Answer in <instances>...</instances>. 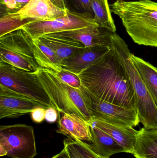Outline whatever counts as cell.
<instances>
[{
    "label": "cell",
    "mask_w": 157,
    "mask_h": 158,
    "mask_svg": "<svg viewBox=\"0 0 157 158\" xmlns=\"http://www.w3.org/2000/svg\"><path fill=\"white\" fill-rule=\"evenodd\" d=\"M88 123L111 135L125 149V153L133 154L138 132L133 127L115 125L94 118Z\"/></svg>",
    "instance_id": "obj_15"
},
{
    "label": "cell",
    "mask_w": 157,
    "mask_h": 158,
    "mask_svg": "<svg viewBox=\"0 0 157 158\" xmlns=\"http://www.w3.org/2000/svg\"><path fill=\"white\" fill-rule=\"evenodd\" d=\"M39 106L44 107L31 98L0 84L1 119L30 114L34 109Z\"/></svg>",
    "instance_id": "obj_10"
},
{
    "label": "cell",
    "mask_w": 157,
    "mask_h": 158,
    "mask_svg": "<svg viewBox=\"0 0 157 158\" xmlns=\"http://www.w3.org/2000/svg\"><path fill=\"white\" fill-rule=\"evenodd\" d=\"M17 13L23 19L42 21L53 20L65 15L67 10L58 8L49 0H30Z\"/></svg>",
    "instance_id": "obj_13"
},
{
    "label": "cell",
    "mask_w": 157,
    "mask_h": 158,
    "mask_svg": "<svg viewBox=\"0 0 157 158\" xmlns=\"http://www.w3.org/2000/svg\"><path fill=\"white\" fill-rule=\"evenodd\" d=\"M87 94L93 118L124 127H135L140 123L138 113L135 109L117 106Z\"/></svg>",
    "instance_id": "obj_9"
},
{
    "label": "cell",
    "mask_w": 157,
    "mask_h": 158,
    "mask_svg": "<svg viewBox=\"0 0 157 158\" xmlns=\"http://www.w3.org/2000/svg\"><path fill=\"white\" fill-rule=\"evenodd\" d=\"M0 63L8 64L24 71L38 69L34 56L33 41L23 29L0 37Z\"/></svg>",
    "instance_id": "obj_5"
},
{
    "label": "cell",
    "mask_w": 157,
    "mask_h": 158,
    "mask_svg": "<svg viewBox=\"0 0 157 158\" xmlns=\"http://www.w3.org/2000/svg\"><path fill=\"white\" fill-rule=\"evenodd\" d=\"M110 6L135 43L157 48V2L117 0Z\"/></svg>",
    "instance_id": "obj_2"
},
{
    "label": "cell",
    "mask_w": 157,
    "mask_h": 158,
    "mask_svg": "<svg viewBox=\"0 0 157 158\" xmlns=\"http://www.w3.org/2000/svg\"><path fill=\"white\" fill-rule=\"evenodd\" d=\"M77 75L83 89L89 94L117 106L136 110L132 85L112 48L102 59Z\"/></svg>",
    "instance_id": "obj_1"
},
{
    "label": "cell",
    "mask_w": 157,
    "mask_h": 158,
    "mask_svg": "<svg viewBox=\"0 0 157 158\" xmlns=\"http://www.w3.org/2000/svg\"><path fill=\"white\" fill-rule=\"evenodd\" d=\"M63 114L58 121L56 132L73 140L90 143L91 129L89 123L77 114Z\"/></svg>",
    "instance_id": "obj_14"
},
{
    "label": "cell",
    "mask_w": 157,
    "mask_h": 158,
    "mask_svg": "<svg viewBox=\"0 0 157 158\" xmlns=\"http://www.w3.org/2000/svg\"><path fill=\"white\" fill-rule=\"evenodd\" d=\"M90 126L91 141L90 144L86 143L97 155L109 158L114 154L125 152V149L109 135L97 127Z\"/></svg>",
    "instance_id": "obj_16"
},
{
    "label": "cell",
    "mask_w": 157,
    "mask_h": 158,
    "mask_svg": "<svg viewBox=\"0 0 157 158\" xmlns=\"http://www.w3.org/2000/svg\"><path fill=\"white\" fill-rule=\"evenodd\" d=\"M64 145L70 158H83L74 147L70 138L65 139Z\"/></svg>",
    "instance_id": "obj_28"
},
{
    "label": "cell",
    "mask_w": 157,
    "mask_h": 158,
    "mask_svg": "<svg viewBox=\"0 0 157 158\" xmlns=\"http://www.w3.org/2000/svg\"><path fill=\"white\" fill-rule=\"evenodd\" d=\"M91 26H98L93 16L67 10V14L63 16L48 21H31L20 28L36 40L44 35Z\"/></svg>",
    "instance_id": "obj_8"
},
{
    "label": "cell",
    "mask_w": 157,
    "mask_h": 158,
    "mask_svg": "<svg viewBox=\"0 0 157 158\" xmlns=\"http://www.w3.org/2000/svg\"><path fill=\"white\" fill-rule=\"evenodd\" d=\"M58 112L57 110L53 107L46 108L45 113V120L49 123H53L58 118Z\"/></svg>",
    "instance_id": "obj_29"
},
{
    "label": "cell",
    "mask_w": 157,
    "mask_h": 158,
    "mask_svg": "<svg viewBox=\"0 0 157 158\" xmlns=\"http://www.w3.org/2000/svg\"><path fill=\"white\" fill-rule=\"evenodd\" d=\"M31 22L23 19L17 13L7 14L0 16V37L22 27Z\"/></svg>",
    "instance_id": "obj_22"
},
{
    "label": "cell",
    "mask_w": 157,
    "mask_h": 158,
    "mask_svg": "<svg viewBox=\"0 0 157 158\" xmlns=\"http://www.w3.org/2000/svg\"><path fill=\"white\" fill-rule=\"evenodd\" d=\"M66 10L74 13L88 14L94 16L91 0H64Z\"/></svg>",
    "instance_id": "obj_23"
},
{
    "label": "cell",
    "mask_w": 157,
    "mask_h": 158,
    "mask_svg": "<svg viewBox=\"0 0 157 158\" xmlns=\"http://www.w3.org/2000/svg\"><path fill=\"white\" fill-rule=\"evenodd\" d=\"M74 148L83 158H105L100 156L93 152L86 143L78 140L71 139Z\"/></svg>",
    "instance_id": "obj_26"
},
{
    "label": "cell",
    "mask_w": 157,
    "mask_h": 158,
    "mask_svg": "<svg viewBox=\"0 0 157 158\" xmlns=\"http://www.w3.org/2000/svg\"><path fill=\"white\" fill-rule=\"evenodd\" d=\"M111 46L123 65L132 85L140 123L146 130H157V105L132 60L131 53L116 33L111 35Z\"/></svg>",
    "instance_id": "obj_4"
},
{
    "label": "cell",
    "mask_w": 157,
    "mask_h": 158,
    "mask_svg": "<svg viewBox=\"0 0 157 158\" xmlns=\"http://www.w3.org/2000/svg\"><path fill=\"white\" fill-rule=\"evenodd\" d=\"M111 49V46L85 47L63 60L62 68L77 75L102 59Z\"/></svg>",
    "instance_id": "obj_11"
},
{
    "label": "cell",
    "mask_w": 157,
    "mask_h": 158,
    "mask_svg": "<svg viewBox=\"0 0 157 158\" xmlns=\"http://www.w3.org/2000/svg\"><path fill=\"white\" fill-rule=\"evenodd\" d=\"M0 145L11 158H34L37 154L34 128L26 124L1 125Z\"/></svg>",
    "instance_id": "obj_7"
},
{
    "label": "cell",
    "mask_w": 157,
    "mask_h": 158,
    "mask_svg": "<svg viewBox=\"0 0 157 158\" xmlns=\"http://www.w3.org/2000/svg\"><path fill=\"white\" fill-rule=\"evenodd\" d=\"M53 72L57 77L70 86L77 89L82 88L81 81L77 75L63 69L60 72Z\"/></svg>",
    "instance_id": "obj_25"
},
{
    "label": "cell",
    "mask_w": 157,
    "mask_h": 158,
    "mask_svg": "<svg viewBox=\"0 0 157 158\" xmlns=\"http://www.w3.org/2000/svg\"><path fill=\"white\" fill-rule=\"evenodd\" d=\"M7 156V152L4 148L0 145V156L1 157Z\"/></svg>",
    "instance_id": "obj_32"
},
{
    "label": "cell",
    "mask_w": 157,
    "mask_h": 158,
    "mask_svg": "<svg viewBox=\"0 0 157 158\" xmlns=\"http://www.w3.org/2000/svg\"><path fill=\"white\" fill-rule=\"evenodd\" d=\"M46 108L39 106L34 109L30 113L31 119L36 123H41L45 120Z\"/></svg>",
    "instance_id": "obj_27"
},
{
    "label": "cell",
    "mask_w": 157,
    "mask_h": 158,
    "mask_svg": "<svg viewBox=\"0 0 157 158\" xmlns=\"http://www.w3.org/2000/svg\"><path fill=\"white\" fill-rule=\"evenodd\" d=\"M132 60L157 105V68L131 54Z\"/></svg>",
    "instance_id": "obj_20"
},
{
    "label": "cell",
    "mask_w": 157,
    "mask_h": 158,
    "mask_svg": "<svg viewBox=\"0 0 157 158\" xmlns=\"http://www.w3.org/2000/svg\"><path fill=\"white\" fill-rule=\"evenodd\" d=\"M33 41L34 56L39 67L59 72L63 70L54 51L39 39Z\"/></svg>",
    "instance_id": "obj_19"
},
{
    "label": "cell",
    "mask_w": 157,
    "mask_h": 158,
    "mask_svg": "<svg viewBox=\"0 0 157 158\" xmlns=\"http://www.w3.org/2000/svg\"><path fill=\"white\" fill-rule=\"evenodd\" d=\"M54 6L60 9L66 10L64 0H49Z\"/></svg>",
    "instance_id": "obj_30"
},
{
    "label": "cell",
    "mask_w": 157,
    "mask_h": 158,
    "mask_svg": "<svg viewBox=\"0 0 157 158\" xmlns=\"http://www.w3.org/2000/svg\"><path fill=\"white\" fill-rule=\"evenodd\" d=\"M52 158H70L68 155V153L66 151L65 148H64L63 149L59 154L53 156Z\"/></svg>",
    "instance_id": "obj_31"
},
{
    "label": "cell",
    "mask_w": 157,
    "mask_h": 158,
    "mask_svg": "<svg viewBox=\"0 0 157 158\" xmlns=\"http://www.w3.org/2000/svg\"><path fill=\"white\" fill-rule=\"evenodd\" d=\"M136 158H157V130L138 131L132 154Z\"/></svg>",
    "instance_id": "obj_18"
},
{
    "label": "cell",
    "mask_w": 157,
    "mask_h": 158,
    "mask_svg": "<svg viewBox=\"0 0 157 158\" xmlns=\"http://www.w3.org/2000/svg\"><path fill=\"white\" fill-rule=\"evenodd\" d=\"M91 2L94 18L99 27L116 32V27L108 0H91Z\"/></svg>",
    "instance_id": "obj_21"
},
{
    "label": "cell",
    "mask_w": 157,
    "mask_h": 158,
    "mask_svg": "<svg viewBox=\"0 0 157 158\" xmlns=\"http://www.w3.org/2000/svg\"><path fill=\"white\" fill-rule=\"evenodd\" d=\"M40 40L52 49L60 63L85 48L84 45L77 41L53 34L41 36Z\"/></svg>",
    "instance_id": "obj_17"
},
{
    "label": "cell",
    "mask_w": 157,
    "mask_h": 158,
    "mask_svg": "<svg viewBox=\"0 0 157 158\" xmlns=\"http://www.w3.org/2000/svg\"><path fill=\"white\" fill-rule=\"evenodd\" d=\"M30 0H0V16L20 11Z\"/></svg>",
    "instance_id": "obj_24"
},
{
    "label": "cell",
    "mask_w": 157,
    "mask_h": 158,
    "mask_svg": "<svg viewBox=\"0 0 157 158\" xmlns=\"http://www.w3.org/2000/svg\"><path fill=\"white\" fill-rule=\"evenodd\" d=\"M0 84L38 102L46 108L53 107L35 72L0 63Z\"/></svg>",
    "instance_id": "obj_6"
},
{
    "label": "cell",
    "mask_w": 157,
    "mask_h": 158,
    "mask_svg": "<svg viewBox=\"0 0 157 158\" xmlns=\"http://www.w3.org/2000/svg\"><path fill=\"white\" fill-rule=\"evenodd\" d=\"M35 73L53 107L58 112L77 114L88 122L92 119L87 94L83 87L70 86L46 69L39 67Z\"/></svg>",
    "instance_id": "obj_3"
},
{
    "label": "cell",
    "mask_w": 157,
    "mask_h": 158,
    "mask_svg": "<svg viewBox=\"0 0 157 158\" xmlns=\"http://www.w3.org/2000/svg\"><path fill=\"white\" fill-rule=\"evenodd\" d=\"M112 33L98 26H91L51 34L79 42L85 47H92L111 46L110 37Z\"/></svg>",
    "instance_id": "obj_12"
}]
</instances>
